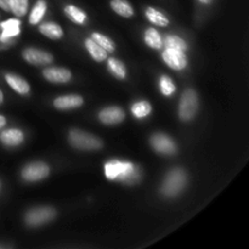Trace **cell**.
Returning <instances> with one entry per match:
<instances>
[{
    "instance_id": "6da1fadb",
    "label": "cell",
    "mask_w": 249,
    "mask_h": 249,
    "mask_svg": "<svg viewBox=\"0 0 249 249\" xmlns=\"http://www.w3.org/2000/svg\"><path fill=\"white\" fill-rule=\"evenodd\" d=\"M105 174L109 180L119 179L121 181L134 184L140 180V172L138 168L130 162H121V160H109L105 165Z\"/></svg>"
},
{
    "instance_id": "7a4b0ae2",
    "label": "cell",
    "mask_w": 249,
    "mask_h": 249,
    "mask_svg": "<svg viewBox=\"0 0 249 249\" xmlns=\"http://www.w3.org/2000/svg\"><path fill=\"white\" fill-rule=\"evenodd\" d=\"M187 184V175L185 170L174 168L165 177L162 185V194L165 197H175L184 190Z\"/></svg>"
},
{
    "instance_id": "3957f363",
    "label": "cell",
    "mask_w": 249,
    "mask_h": 249,
    "mask_svg": "<svg viewBox=\"0 0 249 249\" xmlns=\"http://www.w3.org/2000/svg\"><path fill=\"white\" fill-rule=\"evenodd\" d=\"M68 140H70L71 145L78 150L95 151L102 147V141L97 136L87 133V131L78 130V129H72L70 131Z\"/></svg>"
},
{
    "instance_id": "277c9868",
    "label": "cell",
    "mask_w": 249,
    "mask_h": 249,
    "mask_svg": "<svg viewBox=\"0 0 249 249\" xmlns=\"http://www.w3.org/2000/svg\"><path fill=\"white\" fill-rule=\"evenodd\" d=\"M198 111V95L195 90L187 89L182 94L179 105V117L185 122L194 119Z\"/></svg>"
},
{
    "instance_id": "5b68a950",
    "label": "cell",
    "mask_w": 249,
    "mask_h": 249,
    "mask_svg": "<svg viewBox=\"0 0 249 249\" xmlns=\"http://www.w3.org/2000/svg\"><path fill=\"white\" fill-rule=\"evenodd\" d=\"M56 216V211L50 207H38L26 214L24 219L29 226H39L49 223Z\"/></svg>"
},
{
    "instance_id": "8992f818",
    "label": "cell",
    "mask_w": 249,
    "mask_h": 249,
    "mask_svg": "<svg viewBox=\"0 0 249 249\" xmlns=\"http://www.w3.org/2000/svg\"><path fill=\"white\" fill-rule=\"evenodd\" d=\"M50 173L48 165L43 162H34L26 165L22 170V178L27 181H38L45 179Z\"/></svg>"
},
{
    "instance_id": "52a82bcc",
    "label": "cell",
    "mask_w": 249,
    "mask_h": 249,
    "mask_svg": "<svg viewBox=\"0 0 249 249\" xmlns=\"http://www.w3.org/2000/svg\"><path fill=\"white\" fill-rule=\"evenodd\" d=\"M151 145L157 152L162 155H174L177 152V145L165 134L157 133L151 138Z\"/></svg>"
},
{
    "instance_id": "ba28073f",
    "label": "cell",
    "mask_w": 249,
    "mask_h": 249,
    "mask_svg": "<svg viewBox=\"0 0 249 249\" xmlns=\"http://www.w3.org/2000/svg\"><path fill=\"white\" fill-rule=\"evenodd\" d=\"M162 57L164 62L175 71H182L187 66V57L184 53V51L167 48V50L163 53Z\"/></svg>"
},
{
    "instance_id": "9c48e42d",
    "label": "cell",
    "mask_w": 249,
    "mask_h": 249,
    "mask_svg": "<svg viewBox=\"0 0 249 249\" xmlns=\"http://www.w3.org/2000/svg\"><path fill=\"white\" fill-rule=\"evenodd\" d=\"M23 58L31 65L40 66L53 62V55L39 49L28 48L23 51Z\"/></svg>"
},
{
    "instance_id": "30bf717a",
    "label": "cell",
    "mask_w": 249,
    "mask_h": 249,
    "mask_svg": "<svg viewBox=\"0 0 249 249\" xmlns=\"http://www.w3.org/2000/svg\"><path fill=\"white\" fill-rule=\"evenodd\" d=\"M125 114L122 108L117 106L106 107L99 113V119L106 125H113V124L121 123L124 119Z\"/></svg>"
},
{
    "instance_id": "8fae6325",
    "label": "cell",
    "mask_w": 249,
    "mask_h": 249,
    "mask_svg": "<svg viewBox=\"0 0 249 249\" xmlns=\"http://www.w3.org/2000/svg\"><path fill=\"white\" fill-rule=\"evenodd\" d=\"M19 26H21V22H19V19L16 18H10L7 21L1 22L0 28L2 29V33L0 36V41L1 43H7L11 38L18 36L19 32H21Z\"/></svg>"
},
{
    "instance_id": "7c38bea8",
    "label": "cell",
    "mask_w": 249,
    "mask_h": 249,
    "mask_svg": "<svg viewBox=\"0 0 249 249\" xmlns=\"http://www.w3.org/2000/svg\"><path fill=\"white\" fill-rule=\"evenodd\" d=\"M45 79H48L51 83H67L70 82L72 74L66 68H58V67H50L46 68L43 72Z\"/></svg>"
},
{
    "instance_id": "4fadbf2b",
    "label": "cell",
    "mask_w": 249,
    "mask_h": 249,
    "mask_svg": "<svg viewBox=\"0 0 249 249\" xmlns=\"http://www.w3.org/2000/svg\"><path fill=\"white\" fill-rule=\"evenodd\" d=\"M53 105L58 109L77 108L83 105V97L79 95H66V96L57 97L53 101Z\"/></svg>"
},
{
    "instance_id": "5bb4252c",
    "label": "cell",
    "mask_w": 249,
    "mask_h": 249,
    "mask_svg": "<svg viewBox=\"0 0 249 249\" xmlns=\"http://www.w3.org/2000/svg\"><path fill=\"white\" fill-rule=\"evenodd\" d=\"M23 133L18 129H9L2 131L0 135V140L5 146H17L23 141Z\"/></svg>"
},
{
    "instance_id": "9a60e30c",
    "label": "cell",
    "mask_w": 249,
    "mask_h": 249,
    "mask_svg": "<svg viewBox=\"0 0 249 249\" xmlns=\"http://www.w3.org/2000/svg\"><path fill=\"white\" fill-rule=\"evenodd\" d=\"M5 79H6L7 84H9L15 91L18 92V94L26 95L29 92V89H31V88H29V84L23 79V78L18 77V75L16 74H6Z\"/></svg>"
},
{
    "instance_id": "2e32d148",
    "label": "cell",
    "mask_w": 249,
    "mask_h": 249,
    "mask_svg": "<svg viewBox=\"0 0 249 249\" xmlns=\"http://www.w3.org/2000/svg\"><path fill=\"white\" fill-rule=\"evenodd\" d=\"M85 48H87V50L90 53L91 57L94 58L95 61H97V62H101V61L107 58V51L105 50L104 48H101L96 41L92 40L91 38L85 40Z\"/></svg>"
},
{
    "instance_id": "e0dca14e",
    "label": "cell",
    "mask_w": 249,
    "mask_h": 249,
    "mask_svg": "<svg viewBox=\"0 0 249 249\" xmlns=\"http://www.w3.org/2000/svg\"><path fill=\"white\" fill-rule=\"evenodd\" d=\"M111 7L114 12L123 17H131L134 9L126 0H111Z\"/></svg>"
},
{
    "instance_id": "ac0fdd59",
    "label": "cell",
    "mask_w": 249,
    "mask_h": 249,
    "mask_svg": "<svg viewBox=\"0 0 249 249\" xmlns=\"http://www.w3.org/2000/svg\"><path fill=\"white\" fill-rule=\"evenodd\" d=\"M65 14L74 23L84 24L85 21H87V15H85V12L82 11L79 7L74 6V5H67L65 7Z\"/></svg>"
},
{
    "instance_id": "d6986e66",
    "label": "cell",
    "mask_w": 249,
    "mask_h": 249,
    "mask_svg": "<svg viewBox=\"0 0 249 249\" xmlns=\"http://www.w3.org/2000/svg\"><path fill=\"white\" fill-rule=\"evenodd\" d=\"M146 17H147V19L151 23L156 24V26L167 27L169 24V19L162 12L157 11L153 7H147V10H146Z\"/></svg>"
},
{
    "instance_id": "ffe728a7",
    "label": "cell",
    "mask_w": 249,
    "mask_h": 249,
    "mask_svg": "<svg viewBox=\"0 0 249 249\" xmlns=\"http://www.w3.org/2000/svg\"><path fill=\"white\" fill-rule=\"evenodd\" d=\"M40 32L50 39H60L63 34L62 28L53 22H46V23L41 24Z\"/></svg>"
},
{
    "instance_id": "44dd1931",
    "label": "cell",
    "mask_w": 249,
    "mask_h": 249,
    "mask_svg": "<svg viewBox=\"0 0 249 249\" xmlns=\"http://www.w3.org/2000/svg\"><path fill=\"white\" fill-rule=\"evenodd\" d=\"M145 41L150 48L152 49H162V38L160 34L155 28H148L145 33Z\"/></svg>"
},
{
    "instance_id": "7402d4cb",
    "label": "cell",
    "mask_w": 249,
    "mask_h": 249,
    "mask_svg": "<svg viewBox=\"0 0 249 249\" xmlns=\"http://www.w3.org/2000/svg\"><path fill=\"white\" fill-rule=\"evenodd\" d=\"M46 12V2L44 0H39L36 5H34L33 10L31 12V16H29V23L31 24H36L41 21L44 14Z\"/></svg>"
},
{
    "instance_id": "603a6c76",
    "label": "cell",
    "mask_w": 249,
    "mask_h": 249,
    "mask_svg": "<svg viewBox=\"0 0 249 249\" xmlns=\"http://www.w3.org/2000/svg\"><path fill=\"white\" fill-rule=\"evenodd\" d=\"M151 109H152V107L147 101H139L131 107V112L136 118H145L151 113Z\"/></svg>"
},
{
    "instance_id": "cb8c5ba5",
    "label": "cell",
    "mask_w": 249,
    "mask_h": 249,
    "mask_svg": "<svg viewBox=\"0 0 249 249\" xmlns=\"http://www.w3.org/2000/svg\"><path fill=\"white\" fill-rule=\"evenodd\" d=\"M164 44L168 49H174V50L185 51L187 49L186 41L178 36H168L165 38Z\"/></svg>"
},
{
    "instance_id": "d4e9b609",
    "label": "cell",
    "mask_w": 249,
    "mask_h": 249,
    "mask_svg": "<svg viewBox=\"0 0 249 249\" xmlns=\"http://www.w3.org/2000/svg\"><path fill=\"white\" fill-rule=\"evenodd\" d=\"M108 68L109 71L113 73V75H116V77L119 78V79H124V78H125L126 75L125 67H124L123 63H122L119 60H117V58H113V57L109 58Z\"/></svg>"
},
{
    "instance_id": "484cf974",
    "label": "cell",
    "mask_w": 249,
    "mask_h": 249,
    "mask_svg": "<svg viewBox=\"0 0 249 249\" xmlns=\"http://www.w3.org/2000/svg\"><path fill=\"white\" fill-rule=\"evenodd\" d=\"M92 40L96 41L101 48H104L107 53H113L114 51V43L109 38H107L106 36H102L100 33H92L91 34Z\"/></svg>"
},
{
    "instance_id": "4316f807",
    "label": "cell",
    "mask_w": 249,
    "mask_h": 249,
    "mask_svg": "<svg viewBox=\"0 0 249 249\" xmlns=\"http://www.w3.org/2000/svg\"><path fill=\"white\" fill-rule=\"evenodd\" d=\"M28 9V0H10V11L14 12L16 16L21 17L26 15Z\"/></svg>"
},
{
    "instance_id": "83f0119b",
    "label": "cell",
    "mask_w": 249,
    "mask_h": 249,
    "mask_svg": "<svg viewBox=\"0 0 249 249\" xmlns=\"http://www.w3.org/2000/svg\"><path fill=\"white\" fill-rule=\"evenodd\" d=\"M160 89L162 91L163 95L165 96H170V95L174 94L175 91V84L169 77L167 75H163L160 79Z\"/></svg>"
},
{
    "instance_id": "f1b7e54d",
    "label": "cell",
    "mask_w": 249,
    "mask_h": 249,
    "mask_svg": "<svg viewBox=\"0 0 249 249\" xmlns=\"http://www.w3.org/2000/svg\"><path fill=\"white\" fill-rule=\"evenodd\" d=\"M0 7L5 11H10V0H0Z\"/></svg>"
},
{
    "instance_id": "f546056e",
    "label": "cell",
    "mask_w": 249,
    "mask_h": 249,
    "mask_svg": "<svg viewBox=\"0 0 249 249\" xmlns=\"http://www.w3.org/2000/svg\"><path fill=\"white\" fill-rule=\"evenodd\" d=\"M5 124H6V119H5L4 116H0V128H2Z\"/></svg>"
},
{
    "instance_id": "4dcf8cb0",
    "label": "cell",
    "mask_w": 249,
    "mask_h": 249,
    "mask_svg": "<svg viewBox=\"0 0 249 249\" xmlns=\"http://www.w3.org/2000/svg\"><path fill=\"white\" fill-rule=\"evenodd\" d=\"M199 1H201L202 4H211L212 0H199Z\"/></svg>"
},
{
    "instance_id": "1f68e13d",
    "label": "cell",
    "mask_w": 249,
    "mask_h": 249,
    "mask_svg": "<svg viewBox=\"0 0 249 249\" xmlns=\"http://www.w3.org/2000/svg\"><path fill=\"white\" fill-rule=\"evenodd\" d=\"M2 101H4V95H2V91L0 90V104H2Z\"/></svg>"
}]
</instances>
